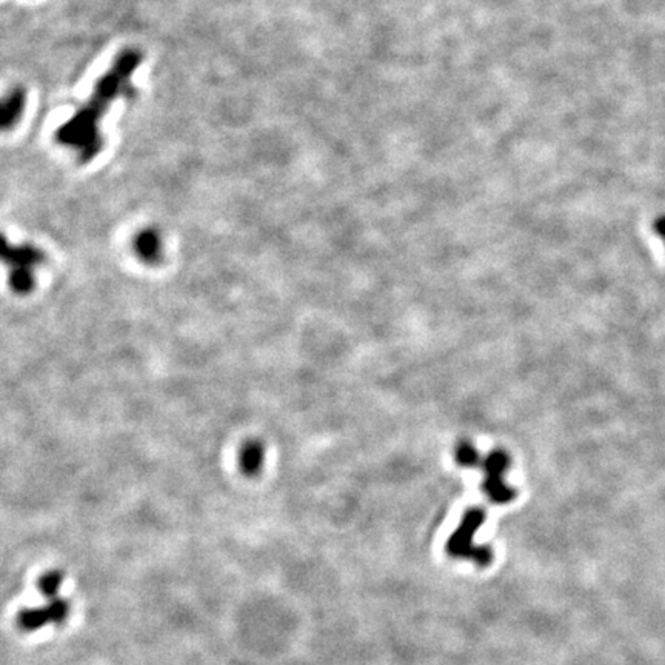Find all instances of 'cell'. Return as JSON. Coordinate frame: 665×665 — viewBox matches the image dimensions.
<instances>
[{
  "label": "cell",
  "mask_w": 665,
  "mask_h": 665,
  "mask_svg": "<svg viewBox=\"0 0 665 665\" xmlns=\"http://www.w3.org/2000/svg\"><path fill=\"white\" fill-rule=\"evenodd\" d=\"M655 230H656V233L659 234L662 239L665 241V216H662V218H659L655 222Z\"/></svg>",
  "instance_id": "ba28073f"
},
{
  "label": "cell",
  "mask_w": 665,
  "mask_h": 665,
  "mask_svg": "<svg viewBox=\"0 0 665 665\" xmlns=\"http://www.w3.org/2000/svg\"><path fill=\"white\" fill-rule=\"evenodd\" d=\"M135 247H136L137 254L146 262L159 261V259L162 257V251H164L162 237L153 230L142 231V233L136 237Z\"/></svg>",
  "instance_id": "5b68a950"
},
{
  "label": "cell",
  "mask_w": 665,
  "mask_h": 665,
  "mask_svg": "<svg viewBox=\"0 0 665 665\" xmlns=\"http://www.w3.org/2000/svg\"><path fill=\"white\" fill-rule=\"evenodd\" d=\"M3 261L8 265L11 285L17 291H28L34 284L36 271L44 262V254L30 243H6L3 247Z\"/></svg>",
  "instance_id": "6da1fadb"
},
{
  "label": "cell",
  "mask_w": 665,
  "mask_h": 665,
  "mask_svg": "<svg viewBox=\"0 0 665 665\" xmlns=\"http://www.w3.org/2000/svg\"><path fill=\"white\" fill-rule=\"evenodd\" d=\"M265 460V448L257 440H250L245 444L239 454V464L247 476H256L262 470Z\"/></svg>",
  "instance_id": "277c9868"
},
{
  "label": "cell",
  "mask_w": 665,
  "mask_h": 665,
  "mask_svg": "<svg viewBox=\"0 0 665 665\" xmlns=\"http://www.w3.org/2000/svg\"><path fill=\"white\" fill-rule=\"evenodd\" d=\"M71 605L64 598L50 599L44 607L25 608L17 614V625L22 632H36L48 624H62L69 616Z\"/></svg>",
  "instance_id": "7a4b0ae2"
},
{
  "label": "cell",
  "mask_w": 665,
  "mask_h": 665,
  "mask_svg": "<svg viewBox=\"0 0 665 665\" xmlns=\"http://www.w3.org/2000/svg\"><path fill=\"white\" fill-rule=\"evenodd\" d=\"M487 479H485V492L490 496V499L494 502H507L513 498V492L510 490L506 482L502 481V476L506 473L508 467V456L503 451L496 450L490 453V456L484 462Z\"/></svg>",
  "instance_id": "3957f363"
},
{
  "label": "cell",
  "mask_w": 665,
  "mask_h": 665,
  "mask_svg": "<svg viewBox=\"0 0 665 665\" xmlns=\"http://www.w3.org/2000/svg\"><path fill=\"white\" fill-rule=\"evenodd\" d=\"M456 459L460 465H468V467H472V465H476L478 464V453H476L474 450V447L470 445V444H465V442H462L460 445H458L456 448Z\"/></svg>",
  "instance_id": "52a82bcc"
},
{
  "label": "cell",
  "mask_w": 665,
  "mask_h": 665,
  "mask_svg": "<svg viewBox=\"0 0 665 665\" xmlns=\"http://www.w3.org/2000/svg\"><path fill=\"white\" fill-rule=\"evenodd\" d=\"M64 573L60 570H51L45 573L44 576L39 579V590L48 599L58 598V593L60 590L62 584H64Z\"/></svg>",
  "instance_id": "8992f818"
}]
</instances>
